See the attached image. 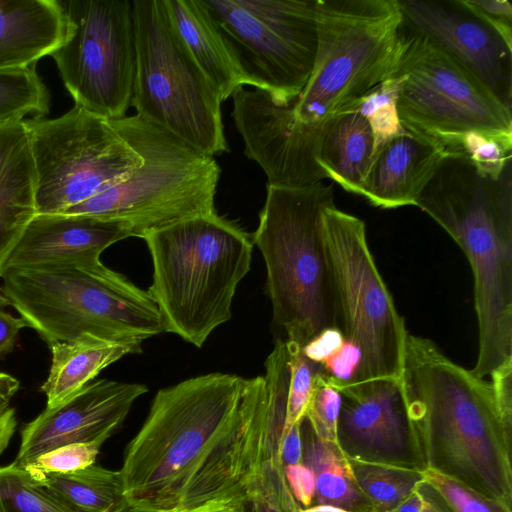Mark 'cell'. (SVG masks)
I'll use <instances>...</instances> for the list:
<instances>
[{"instance_id": "cell-2", "label": "cell", "mask_w": 512, "mask_h": 512, "mask_svg": "<svg viewBox=\"0 0 512 512\" xmlns=\"http://www.w3.org/2000/svg\"><path fill=\"white\" fill-rule=\"evenodd\" d=\"M317 52L300 94L280 105L260 89H241L232 117L244 154L275 187L325 177L316 158L333 119L394 70L403 16L398 0H316Z\"/></svg>"}, {"instance_id": "cell-17", "label": "cell", "mask_w": 512, "mask_h": 512, "mask_svg": "<svg viewBox=\"0 0 512 512\" xmlns=\"http://www.w3.org/2000/svg\"><path fill=\"white\" fill-rule=\"evenodd\" d=\"M147 391L140 383L93 380L55 407H46L22 429L13 463L24 468L42 453L67 444H103Z\"/></svg>"}, {"instance_id": "cell-45", "label": "cell", "mask_w": 512, "mask_h": 512, "mask_svg": "<svg viewBox=\"0 0 512 512\" xmlns=\"http://www.w3.org/2000/svg\"><path fill=\"white\" fill-rule=\"evenodd\" d=\"M25 327L28 326L22 317H14L0 309V359L14 349L19 332Z\"/></svg>"}, {"instance_id": "cell-36", "label": "cell", "mask_w": 512, "mask_h": 512, "mask_svg": "<svg viewBox=\"0 0 512 512\" xmlns=\"http://www.w3.org/2000/svg\"><path fill=\"white\" fill-rule=\"evenodd\" d=\"M424 476L453 512H512L507 503L484 496L441 473L426 469Z\"/></svg>"}, {"instance_id": "cell-48", "label": "cell", "mask_w": 512, "mask_h": 512, "mask_svg": "<svg viewBox=\"0 0 512 512\" xmlns=\"http://www.w3.org/2000/svg\"><path fill=\"white\" fill-rule=\"evenodd\" d=\"M7 306H10V303L0 288V309H5Z\"/></svg>"}, {"instance_id": "cell-24", "label": "cell", "mask_w": 512, "mask_h": 512, "mask_svg": "<svg viewBox=\"0 0 512 512\" xmlns=\"http://www.w3.org/2000/svg\"><path fill=\"white\" fill-rule=\"evenodd\" d=\"M374 152L367 120L357 111L337 115L325 132L316 162L326 178L347 192L361 195Z\"/></svg>"}, {"instance_id": "cell-3", "label": "cell", "mask_w": 512, "mask_h": 512, "mask_svg": "<svg viewBox=\"0 0 512 512\" xmlns=\"http://www.w3.org/2000/svg\"><path fill=\"white\" fill-rule=\"evenodd\" d=\"M402 383L426 469L512 506V425L491 382L408 333Z\"/></svg>"}, {"instance_id": "cell-31", "label": "cell", "mask_w": 512, "mask_h": 512, "mask_svg": "<svg viewBox=\"0 0 512 512\" xmlns=\"http://www.w3.org/2000/svg\"><path fill=\"white\" fill-rule=\"evenodd\" d=\"M456 154L466 158L480 175L498 179L512 164V134L469 132L462 137Z\"/></svg>"}, {"instance_id": "cell-1", "label": "cell", "mask_w": 512, "mask_h": 512, "mask_svg": "<svg viewBox=\"0 0 512 512\" xmlns=\"http://www.w3.org/2000/svg\"><path fill=\"white\" fill-rule=\"evenodd\" d=\"M290 372L209 373L160 389L120 471L126 512L193 507L244 494L280 459Z\"/></svg>"}, {"instance_id": "cell-19", "label": "cell", "mask_w": 512, "mask_h": 512, "mask_svg": "<svg viewBox=\"0 0 512 512\" xmlns=\"http://www.w3.org/2000/svg\"><path fill=\"white\" fill-rule=\"evenodd\" d=\"M445 149L408 132L386 142L373 156L361 195L381 209L415 205L441 162Z\"/></svg>"}, {"instance_id": "cell-39", "label": "cell", "mask_w": 512, "mask_h": 512, "mask_svg": "<svg viewBox=\"0 0 512 512\" xmlns=\"http://www.w3.org/2000/svg\"><path fill=\"white\" fill-rule=\"evenodd\" d=\"M19 385L15 377L0 371V454L8 446L16 428L15 410L10 406V402Z\"/></svg>"}, {"instance_id": "cell-9", "label": "cell", "mask_w": 512, "mask_h": 512, "mask_svg": "<svg viewBox=\"0 0 512 512\" xmlns=\"http://www.w3.org/2000/svg\"><path fill=\"white\" fill-rule=\"evenodd\" d=\"M132 2L136 115L204 155L228 152L221 97L178 35L164 0Z\"/></svg>"}, {"instance_id": "cell-18", "label": "cell", "mask_w": 512, "mask_h": 512, "mask_svg": "<svg viewBox=\"0 0 512 512\" xmlns=\"http://www.w3.org/2000/svg\"><path fill=\"white\" fill-rule=\"evenodd\" d=\"M129 237L127 230L113 220L85 214H36L9 254L3 271L99 260L106 248Z\"/></svg>"}, {"instance_id": "cell-49", "label": "cell", "mask_w": 512, "mask_h": 512, "mask_svg": "<svg viewBox=\"0 0 512 512\" xmlns=\"http://www.w3.org/2000/svg\"><path fill=\"white\" fill-rule=\"evenodd\" d=\"M247 512H254V510H253L250 502L248 501V499H247Z\"/></svg>"}, {"instance_id": "cell-34", "label": "cell", "mask_w": 512, "mask_h": 512, "mask_svg": "<svg viewBox=\"0 0 512 512\" xmlns=\"http://www.w3.org/2000/svg\"><path fill=\"white\" fill-rule=\"evenodd\" d=\"M102 444L72 443L42 453L24 467L35 481L47 474H65L93 465Z\"/></svg>"}, {"instance_id": "cell-26", "label": "cell", "mask_w": 512, "mask_h": 512, "mask_svg": "<svg viewBox=\"0 0 512 512\" xmlns=\"http://www.w3.org/2000/svg\"><path fill=\"white\" fill-rule=\"evenodd\" d=\"M76 512H126L120 471L95 464L65 474H47L36 481Z\"/></svg>"}, {"instance_id": "cell-4", "label": "cell", "mask_w": 512, "mask_h": 512, "mask_svg": "<svg viewBox=\"0 0 512 512\" xmlns=\"http://www.w3.org/2000/svg\"><path fill=\"white\" fill-rule=\"evenodd\" d=\"M459 245L474 277L483 378L512 362V164L498 179L463 156L446 157L415 201Z\"/></svg>"}, {"instance_id": "cell-20", "label": "cell", "mask_w": 512, "mask_h": 512, "mask_svg": "<svg viewBox=\"0 0 512 512\" xmlns=\"http://www.w3.org/2000/svg\"><path fill=\"white\" fill-rule=\"evenodd\" d=\"M36 173L25 120L0 124V277L36 215Z\"/></svg>"}, {"instance_id": "cell-46", "label": "cell", "mask_w": 512, "mask_h": 512, "mask_svg": "<svg viewBox=\"0 0 512 512\" xmlns=\"http://www.w3.org/2000/svg\"><path fill=\"white\" fill-rule=\"evenodd\" d=\"M301 421L294 424L282 437L280 459L283 466L302 463Z\"/></svg>"}, {"instance_id": "cell-14", "label": "cell", "mask_w": 512, "mask_h": 512, "mask_svg": "<svg viewBox=\"0 0 512 512\" xmlns=\"http://www.w3.org/2000/svg\"><path fill=\"white\" fill-rule=\"evenodd\" d=\"M66 22L50 54L75 105L107 119L126 116L136 72L131 0H56Z\"/></svg>"}, {"instance_id": "cell-33", "label": "cell", "mask_w": 512, "mask_h": 512, "mask_svg": "<svg viewBox=\"0 0 512 512\" xmlns=\"http://www.w3.org/2000/svg\"><path fill=\"white\" fill-rule=\"evenodd\" d=\"M285 341L289 353L290 379L283 435L303 419L315 379L322 372L321 365L308 359L300 346Z\"/></svg>"}, {"instance_id": "cell-29", "label": "cell", "mask_w": 512, "mask_h": 512, "mask_svg": "<svg viewBox=\"0 0 512 512\" xmlns=\"http://www.w3.org/2000/svg\"><path fill=\"white\" fill-rule=\"evenodd\" d=\"M0 512H76L14 463L0 467Z\"/></svg>"}, {"instance_id": "cell-41", "label": "cell", "mask_w": 512, "mask_h": 512, "mask_svg": "<svg viewBox=\"0 0 512 512\" xmlns=\"http://www.w3.org/2000/svg\"><path fill=\"white\" fill-rule=\"evenodd\" d=\"M288 486L302 508L313 505L315 480L312 471L303 463L284 466Z\"/></svg>"}, {"instance_id": "cell-8", "label": "cell", "mask_w": 512, "mask_h": 512, "mask_svg": "<svg viewBox=\"0 0 512 512\" xmlns=\"http://www.w3.org/2000/svg\"><path fill=\"white\" fill-rule=\"evenodd\" d=\"M141 157L123 178L65 214H85L120 223L130 237L212 214L221 169L175 135L139 116L112 119Z\"/></svg>"}, {"instance_id": "cell-32", "label": "cell", "mask_w": 512, "mask_h": 512, "mask_svg": "<svg viewBox=\"0 0 512 512\" xmlns=\"http://www.w3.org/2000/svg\"><path fill=\"white\" fill-rule=\"evenodd\" d=\"M245 495L254 512H299L280 459L268 461L248 485Z\"/></svg>"}, {"instance_id": "cell-22", "label": "cell", "mask_w": 512, "mask_h": 512, "mask_svg": "<svg viewBox=\"0 0 512 512\" xmlns=\"http://www.w3.org/2000/svg\"><path fill=\"white\" fill-rule=\"evenodd\" d=\"M189 53L217 89L222 102L244 86L241 72L201 0H164Z\"/></svg>"}, {"instance_id": "cell-25", "label": "cell", "mask_w": 512, "mask_h": 512, "mask_svg": "<svg viewBox=\"0 0 512 512\" xmlns=\"http://www.w3.org/2000/svg\"><path fill=\"white\" fill-rule=\"evenodd\" d=\"M302 463L313 473V505L330 504L351 512H372L370 503L359 489L349 459L336 443L319 439L303 417Z\"/></svg>"}, {"instance_id": "cell-6", "label": "cell", "mask_w": 512, "mask_h": 512, "mask_svg": "<svg viewBox=\"0 0 512 512\" xmlns=\"http://www.w3.org/2000/svg\"><path fill=\"white\" fill-rule=\"evenodd\" d=\"M0 278L10 306L49 346L84 335L141 346L164 332L149 293L100 259L10 268Z\"/></svg>"}, {"instance_id": "cell-42", "label": "cell", "mask_w": 512, "mask_h": 512, "mask_svg": "<svg viewBox=\"0 0 512 512\" xmlns=\"http://www.w3.org/2000/svg\"><path fill=\"white\" fill-rule=\"evenodd\" d=\"M344 340L339 328H327L310 340L302 350L308 359L321 365L342 346Z\"/></svg>"}, {"instance_id": "cell-27", "label": "cell", "mask_w": 512, "mask_h": 512, "mask_svg": "<svg viewBox=\"0 0 512 512\" xmlns=\"http://www.w3.org/2000/svg\"><path fill=\"white\" fill-rule=\"evenodd\" d=\"M349 461L372 512H392L425 480L424 471Z\"/></svg>"}, {"instance_id": "cell-43", "label": "cell", "mask_w": 512, "mask_h": 512, "mask_svg": "<svg viewBox=\"0 0 512 512\" xmlns=\"http://www.w3.org/2000/svg\"><path fill=\"white\" fill-rule=\"evenodd\" d=\"M490 376L498 408L504 420L512 425V362L500 366Z\"/></svg>"}, {"instance_id": "cell-16", "label": "cell", "mask_w": 512, "mask_h": 512, "mask_svg": "<svg viewBox=\"0 0 512 512\" xmlns=\"http://www.w3.org/2000/svg\"><path fill=\"white\" fill-rule=\"evenodd\" d=\"M404 24L423 35L512 110V49L462 0H398Z\"/></svg>"}, {"instance_id": "cell-44", "label": "cell", "mask_w": 512, "mask_h": 512, "mask_svg": "<svg viewBox=\"0 0 512 512\" xmlns=\"http://www.w3.org/2000/svg\"><path fill=\"white\" fill-rule=\"evenodd\" d=\"M157 512H247V497L237 494L215 498L193 507Z\"/></svg>"}, {"instance_id": "cell-30", "label": "cell", "mask_w": 512, "mask_h": 512, "mask_svg": "<svg viewBox=\"0 0 512 512\" xmlns=\"http://www.w3.org/2000/svg\"><path fill=\"white\" fill-rule=\"evenodd\" d=\"M398 91V80L390 77L345 110L357 111L367 120L374 140L373 156L386 142L406 132L398 115Z\"/></svg>"}, {"instance_id": "cell-5", "label": "cell", "mask_w": 512, "mask_h": 512, "mask_svg": "<svg viewBox=\"0 0 512 512\" xmlns=\"http://www.w3.org/2000/svg\"><path fill=\"white\" fill-rule=\"evenodd\" d=\"M144 240L153 266L147 292L159 310L164 332L200 348L232 316L236 289L250 270L252 236L214 212L153 232Z\"/></svg>"}, {"instance_id": "cell-12", "label": "cell", "mask_w": 512, "mask_h": 512, "mask_svg": "<svg viewBox=\"0 0 512 512\" xmlns=\"http://www.w3.org/2000/svg\"><path fill=\"white\" fill-rule=\"evenodd\" d=\"M244 85L280 105L305 86L317 52L316 0H201Z\"/></svg>"}, {"instance_id": "cell-38", "label": "cell", "mask_w": 512, "mask_h": 512, "mask_svg": "<svg viewBox=\"0 0 512 512\" xmlns=\"http://www.w3.org/2000/svg\"><path fill=\"white\" fill-rule=\"evenodd\" d=\"M480 20L512 49V4L507 0H462Z\"/></svg>"}, {"instance_id": "cell-11", "label": "cell", "mask_w": 512, "mask_h": 512, "mask_svg": "<svg viewBox=\"0 0 512 512\" xmlns=\"http://www.w3.org/2000/svg\"><path fill=\"white\" fill-rule=\"evenodd\" d=\"M322 228L339 329L362 354L355 384L401 379L408 331L370 252L364 221L334 204L324 209Z\"/></svg>"}, {"instance_id": "cell-15", "label": "cell", "mask_w": 512, "mask_h": 512, "mask_svg": "<svg viewBox=\"0 0 512 512\" xmlns=\"http://www.w3.org/2000/svg\"><path fill=\"white\" fill-rule=\"evenodd\" d=\"M337 445L352 461L425 471L401 379H378L340 391Z\"/></svg>"}, {"instance_id": "cell-10", "label": "cell", "mask_w": 512, "mask_h": 512, "mask_svg": "<svg viewBox=\"0 0 512 512\" xmlns=\"http://www.w3.org/2000/svg\"><path fill=\"white\" fill-rule=\"evenodd\" d=\"M390 77L398 80L397 109L404 130L452 156H458L459 143L469 132L512 134V110L404 22Z\"/></svg>"}, {"instance_id": "cell-28", "label": "cell", "mask_w": 512, "mask_h": 512, "mask_svg": "<svg viewBox=\"0 0 512 512\" xmlns=\"http://www.w3.org/2000/svg\"><path fill=\"white\" fill-rule=\"evenodd\" d=\"M49 91L34 68L0 71V124L39 118L49 111Z\"/></svg>"}, {"instance_id": "cell-47", "label": "cell", "mask_w": 512, "mask_h": 512, "mask_svg": "<svg viewBox=\"0 0 512 512\" xmlns=\"http://www.w3.org/2000/svg\"><path fill=\"white\" fill-rule=\"evenodd\" d=\"M299 512H351L341 507L330 504H317L307 508H300Z\"/></svg>"}, {"instance_id": "cell-21", "label": "cell", "mask_w": 512, "mask_h": 512, "mask_svg": "<svg viewBox=\"0 0 512 512\" xmlns=\"http://www.w3.org/2000/svg\"><path fill=\"white\" fill-rule=\"evenodd\" d=\"M56 0H0V71L31 67L64 40Z\"/></svg>"}, {"instance_id": "cell-37", "label": "cell", "mask_w": 512, "mask_h": 512, "mask_svg": "<svg viewBox=\"0 0 512 512\" xmlns=\"http://www.w3.org/2000/svg\"><path fill=\"white\" fill-rule=\"evenodd\" d=\"M361 362L359 348L345 339L342 346L321 364V374L330 385L341 391L357 382Z\"/></svg>"}, {"instance_id": "cell-35", "label": "cell", "mask_w": 512, "mask_h": 512, "mask_svg": "<svg viewBox=\"0 0 512 512\" xmlns=\"http://www.w3.org/2000/svg\"><path fill=\"white\" fill-rule=\"evenodd\" d=\"M340 407V391L318 374L304 417L319 439L337 444Z\"/></svg>"}, {"instance_id": "cell-13", "label": "cell", "mask_w": 512, "mask_h": 512, "mask_svg": "<svg viewBox=\"0 0 512 512\" xmlns=\"http://www.w3.org/2000/svg\"><path fill=\"white\" fill-rule=\"evenodd\" d=\"M36 173V214L63 213L123 178L141 157L112 119L74 105L25 120Z\"/></svg>"}, {"instance_id": "cell-7", "label": "cell", "mask_w": 512, "mask_h": 512, "mask_svg": "<svg viewBox=\"0 0 512 512\" xmlns=\"http://www.w3.org/2000/svg\"><path fill=\"white\" fill-rule=\"evenodd\" d=\"M334 205L331 185H267L252 240L266 266L273 321L303 348L327 328H339L322 213Z\"/></svg>"}, {"instance_id": "cell-40", "label": "cell", "mask_w": 512, "mask_h": 512, "mask_svg": "<svg viewBox=\"0 0 512 512\" xmlns=\"http://www.w3.org/2000/svg\"><path fill=\"white\" fill-rule=\"evenodd\" d=\"M392 512H453L441 494L426 480Z\"/></svg>"}, {"instance_id": "cell-23", "label": "cell", "mask_w": 512, "mask_h": 512, "mask_svg": "<svg viewBox=\"0 0 512 512\" xmlns=\"http://www.w3.org/2000/svg\"><path fill=\"white\" fill-rule=\"evenodd\" d=\"M51 366L41 386L48 408L60 404L95 380L107 366L128 354L141 352V346L112 342L84 335L73 341L51 344Z\"/></svg>"}]
</instances>
